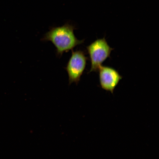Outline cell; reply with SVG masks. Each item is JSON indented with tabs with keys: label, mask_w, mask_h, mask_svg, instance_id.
<instances>
[{
	"label": "cell",
	"mask_w": 159,
	"mask_h": 159,
	"mask_svg": "<svg viewBox=\"0 0 159 159\" xmlns=\"http://www.w3.org/2000/svg\"><path fill=\"white\" fill-rule=\"evenodd\" d=\"M72 51L70 58L65 67L68 75L69 85L73 83L78 84L88 60L84 51L80 49Z\"/></svg>",
	"instance_id": "cell-3"
},
{
	"label": "cell",
	"mask_w": 159,
	"mask_h": 159,
	"mask_svg": "<svg viewBox=\"0 0 159 159\" xmlns=\"http://www.w3.org/2000/svg\"><path fill=\"white\" fill-rule=\"evenodd\" d=\"M98 71L101 88L113 94L122 76L116 69L110 67L101 66Z\"/></svg>",
	"instance_id": "cell-4"
},
{
	"label": "cell",
	"mask_w": 159,
	"mask_h": 159,
	"mask_svg": "<svg viewBox=\"0 0 159 159\" xmlns=\"http://www.w3.org/2000/svg\"><path fill=\"white\" fill-rule=\"evenodd\" d=\"M86 48L91 61L89 73L98 71L102 63L110 57L111 52L114 49L109 46L105 37L96 39Z\"/></svg>",
	"instance_id": "cell-2"
},
{
	"label": "cell",
	"mask_w": 159,
	"mask_h": 159,
	"mask_svg": "<svg viewBox=\"0 0 159 159\" xmlns=\"http://www.w3.org/2000/svg\"><path fill=\"white\" fill-rule=\"evenodd\" d=\"M74 25L68 23L61 27L51 28L41 39L43 41H50L56 49L57 57H61L77 46L84 43V39L79 40L75 37Z\"/></svg>",
	"instance_id": "cell-1"
}]
</instances>
